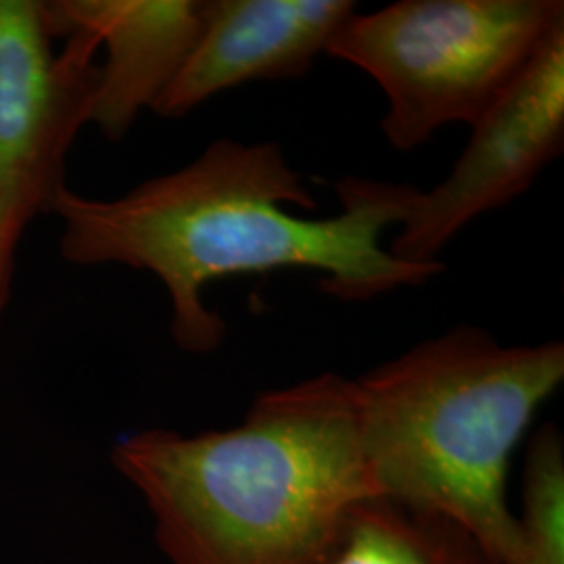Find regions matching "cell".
<instances>
[{"label": "cell", "instance_id": "3", "mask_svg": "<svg viewBox=\"0 0 564 564\" xmlns=\"http://www.w3.org/2000/svg\"><path fill=\"white\" fill-rule=\"evenodd\" d=\"M563 381V343L502 345L470 324L354 379L381 498L458 524L489 564H514L510 460Z\"/></svg>", "mask_w": 564, "mask_h": 564}, {"label": "cell", "instance_id": "6", "mask_svg": "<svg viewBox=\"0 0 564 564\" xmlns=\"http://www.w3.org/2000/svg\"><path fill=\"white\" fill-rule=\"evenodd\" d=\"M563 151L564 23L473 126L449 176L419 191L389 253L403 262H440L464 226L521 197Z\"/></svg>", "mask_w": 564, "mask_h": 564}, {"label": "cell", "instance_id": "2", "mask_svg": "<svg viewBox=\"0 0 564 564\" xmlns=\"http://www.w3.org/2000/svg\"><path fill=\"white\" fill-rule=\"evenodd\" d=\"M111 463L170 564H333L356 512L383 500L354 379L335 372L263 391L230 429L137 431Z\"/></svg>", "mask_w": 564, "mask_h": 564}, {"label": "cell", "instance_id": "4", "mask_svg": "<svg viewBox=\"0 0 564 564\" xmlns=\"http://www.w3.org/2000/svg\"><path fill=\"white\" fill-rule=\"evenodd\" d=\"M563 23L561 0H402L356 11L326 55L377 80L384 139L412 151L449 123L473 128Z\"/></svg>", "mask_w": 564, "mask_h": 564}, {"label": "cell", "instance_id": "8", "mask_svg": "<svg viewBox=\"0 0 564 564\" xmlns=\"http://www.w3.org/2000/svg\"><path fill=\"white\" fill-rule=\"evenodd\" d=\"M205 0H44L53 39L93 34L107 61L88 123L121 141L181 74L202 34Z\"/></svg>", "mask_w": 564, "mask_h": 564}, {"label": "cell", "instance_id": "1", "mask_svg": "<svg viewBox=\"0 0 564 564\" xmlns=\"http://www.w3.org/2000/svg\"><path fill=\"white\" fill-rule=\"evenodd\" d=\"M341 212L307 220L284 209H316L281 144L218 139L197 160L118 199H90L67 186L48 205L61 223V256L78 265L120 263L155 274L170 297V333L191 354L216 351L226 321L203 302L209 282L305 268L341 302H368L440 276L444 263H410L383 249L384 228L402 224L419 188L345 176Z\"/></svg>", "mask_w": 564, "mask_h": 564}, {"label": "cell", "instance_id": "11", "mask_svg": "<svg viewBox=\"0 0 564 564\" xmlns=\"http://www.w3.org/2000/svg\"><path fill=\"white\" fill-rule=\"evenodd\" d=\"M13 268H15V260H11L2 247V235H0V314L4 310V303L9 297V284H11V276H13Z\"/></svg>", "mask_w": 564, "mask_h": 564}, {"label": "cell", "instance_id": "10", "mask_svg": "<svg viewBox=\"0 0 564 564\" xmlns=\"http://www.w3.org/2000/svg\"><path fill=\"white\" fill-rule=\"evenodd\" d=\"M517 519L514 564H564V440L556 424H544L529 442Z\"/></svg>", "mask_w": 564, "mask_h": 564}, {"label": "cell", "instance_id": "7", "mask_svg": "<svg viewBox=\"0 0 564 564\" xmlns=\"http://www.w3.org/2000/svg\"><path fill=\"white\" fill-rule=\"evenodd\" d=\"M354 13L351 0H205L197 44L153 111L181 118L247 82L303 78Z\"/></svg>", "mask_w": 564, "mask_h": 564}, {"label": "cell", "instance_id": "9", "mask_svg": "<svg viewBox=\"0 0 564 564\" xmlns=\"http://www.w3.org/2000/svg\"><path fill=\"white\" fill-rule=\"evenodd\" d=\"M333 564H489L458 524L387 500L364 505Z\"/></svg>", "mask_w": 564, "mask_h": 564}, {"label": "cell", "instance_id": "5", "mask_svg": "<svg viewBox=\"0 0 564 564\" xmlns=\"http://www.w3.org/2000/svg\"><path fill=\"white\" fill-rule=\"evenodd\" d=\"M42 0H0V235L15 260L21 235L65 188V162L88 123L99 80L93 34L59 53Z\"/></svg>", "mask_w": 564, "mask_h": 564}]
</instances>
